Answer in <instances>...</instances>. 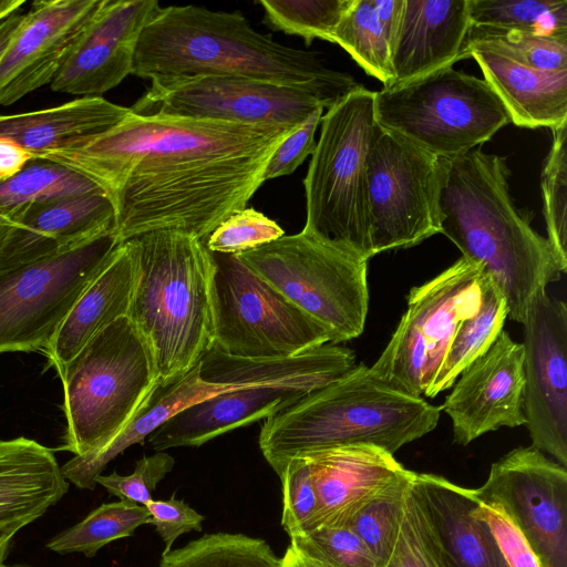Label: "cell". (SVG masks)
<instances>
[{
	"instance_id": "6da1fadb",
	"label": "cell",
	"mask_w": 567,
	"mask_h": 567,
	"mask_svg": "<svg viewBox=\"0 0 567 567\" xmlns=\"http://www.w3.org/2000/svg\"><path fill=\"white\" fill-rule=\"evenodd\" d=\"M300 126V125H299ZM293 125H246L131 112L83 145L45 155L93 182L114 209L118 243L157 230L205 240L245 209Z\"/></svg>"
},
{
	"instance_id": "7a4b0ae2",
	"label": "cell",
	"mask_w": 567,
	"mask_h": 567,
	"mask_svg": "<svg viewBox=\"0 0 567 567\" xmlns=\"http://www.w3.org/2000/svg\"><path fill=\"white\" fill-rule=\"evenodd\" d=\"M131 74L141 79L228 75L311 93L329 109L361 84L316 52L256 31L239 12L202 6L159 8L137 40Z\"/></svg>"
},
{
	"instance_id": "3957f363",
	"label": "cell",
	"mask_w": 567,
	"mask_h": 567,
	"mask_svg": "<svg viewBox=\"0 0 567 567\" xmlns=\"http://www.w3.org/2000/svg\"><path fill=\"white\" fill-rule=\"evenodd\" d=\"M508 177L505 158L481 148L437 158V220L462 257L492 277L508 317L523 323L537 290L563 272L547 239L515 207Z\"/></svg>"
},
{
	"instance_id": "277c9868",
	"label": "cell",
	"mask_w": 567,
	"mask_h": 567,
	"mask_svg": "<svg viewBox=\"0 0 567 567\" xmlns=\"http://www.w3.org/2000/svg\"><path fill=\"white\" fill-rule=\"evenodd\" d=\"M441 409L381 381L364 363L266 419L260 451L280 477L296 457L369 444L394 454L433 431Z\"/></svg>"
},
{
	"instance_id": "5b68a950",
	"label": "cell",
	"mask_w": 567,
	"mask_h": 567,
	"mask_svg": "<svg viewBox=\"0 0 567 567\" xmlns=\"http://www.w3.org/2000/svg\"><path fill=\"white\" fill-rule=\"evenodd\" d=\"M135 239L140 274L127 316L148 341L165 383L214 346L213 254L198 237L176 230Z\"/></svg>"
},
{
	"instance_id": "8992f818",
	"label": "cell",
	"mask_w": 567,
	"mask_h": 567,
	"mask_svg": "<svg viewBox=\"0 0 567 567\" xmlns=\"http://www.w3.org/2000/svg\"><path fill=\"white\" fill-rule=\"evenodd\" d=\"M59 375L66 417L61 450L74 456L104 449L158 382L152 348L128 316L95 334Z\"/></svg>"
},
{
	"instance_id": "52a82bcc",
	"label": "cell",
	"mask_w": 567,
	"mask_h": 567,
	"mask_svg": "<svg viewBox=\"0 0 567 567\" xmlns=\"http://www.w3.org/2000/svg\"><path fill=\"white\" fill-rule=\"evenodd\" d=\"M374 96L375 92L360 85L328 109L303 179L307 216L302 229L365 260L373 257L367 165L380 127Z\"/></svg>"
},
{
	"instance_id": "ba28073f",
	"label": "cell",
	"mask_w": 567,
	"mask_h": 567,
	"mask_svg": "<svg viewBox=\"0 0 567 567\" xmlns=\"http://www.w3.org/2000/svg\"><path fill=\"white\" fill-rule=\"evenodd\" d=\"M339 343L360 336L369 306L368 260L302 229L237 255Z\"/></svg>"
},
{
	"instance_id": "9c48e42d",
	"label": "cell",
	"mask_w": 567,
	"mask_h": 567,
	"mask_svg": "<svg viewBox=\"0 0 567 567\" xmlns=\"http://www.w3.org/2000/svg\"><path fill=\"white\" fill-rule=\"evenodd\" d=\"M374 116L380 127L436 158L465 154L509 123L489 85L453 66L375 92Z\"/></svg>"
},
{
	"instance_id": "30bf717a",
	"label": "cell",
	"mask_w": 567,
	"mask_h": 567,
	"mask_svg": "<svg viewBox=\"0 0 567 567\" xmlns=\"http://www.w3.org/2000/svg\"><path fill=\"white\" fill-rule=\"evenodd\" d=\"M120 244L112 228L40 259L0 270V353L45 351Z\"/></svg>"
},
{
	"instance_id": "8fae6325",
	"label": "cell",
	"mask_w": 567,
	"mask_h": 567,
	"mask_svg": "<svg viewBox=\"0 0 567 567\" xmlns=\"http://www.w3.org/2000/svg\"><path fill=\"white\" fill-rule=\"evenodd\" d=\"M486 271L461 257L413 287L408 309L370 369L388 385L421 396L434 381L460 323L480 308Z\"/></svg>"
},
{
	"instance_id": "7c38bea8",
	"label": "cell",
	"mask_w": 567,
	"mask_h": 567,
	"mask_svg": "<svg viewBox=\"0 0 567 567\" xmlns=\"http://www.w3.org/2000/svg\"><path fill=\"white\" fill-rule=\"evenodd\" d=\"M214 347L238 358L291 357L330 342L327 330L238 256L212 252Z\"/></svg>"
},
{
	"instance_id": "4fadbf2b",
	"label": "cell",
	"mask_w": 567,
	"mask_h": 567,
	"mask_svg": "<svg viewBox=\"0 0 567 567\" xmlns=\"http://www.w3.org/2000/svg\"><path fill=\"white\" fill-rule=\"evenodd\" d=\"M372 255L439 234L437 158L379 127L368 156Z\"/></svg>"
},
{
	"instance_id": "5bb4252c",
	"label": "cell",
	"mask_w": 567,
	"mask_h": 567,
	"mask_svg": "<svg viewBox=\"0 0 567 567\" xmlns=\"http://www.w3.org/2000/svg\"><path fill=\"white\" fill-rule=\"evenodd\" d=\"M322 102L309 92L228 75L158 78L131 107L142 115H169L237 124L301 125Z\"/></svg>"
},
{
	"instance_id": "9a60e30c",
	"label": "cell",
	"mask_w": 567,
	"mask_h": 567,
	"mask_svg": "<svg viewBox=\"0 0 567 567\" xmlns=\"http://www.w3.org/2000/svg\"><path fill=\"white\" fill-rule=\"evenodd\" d=\"M525 425L533 446L567 465V306L537 290L523 321Z\"/></svg>"
},
{
	"instance_id": "2e32d148",
	"label": "cell",
	"mask_w": 567,
	"mask_h": 567,
	"mask_svg": "<svg viewBox=\"0 0 567 567\" xmlns=\"http://www.w3.org/2000/svg\"><path fill=\"white\" fill-rule=\"evenodd\" d=\"M508 508L543 567H567V470L533 445L491 466L480 487Z\"/></svg>"
},
{
	"instance_id": "e0dca14e",
	"label": "cell",
	"mask_w": 567,
	"mask_h": 567,
	"mask_svg": "<svg viewBox=\"0 0 567 567\" xmlns=\"http://www.w3.org/2000/svg\"><path fill=\"white\" fill-rule=\"evenodd\" d=\"M103 1L32 3L0 62V106L51 84Z\"/></svg>"
},
{
	"instance_id": "ac0fdd59",
	"label": "cell",
	"mask_w": 567,
	"mask_h": 567,
	"mask_svg": "<svg viewBox=\"0 0 567 567\" xmlns=\"http://www.w3.org/2000/svg\"><path fill=\"white\" fill-rule=\"evenodd\" d=\"M524 348L502 330L491 348L453 384L441 410L452 421L456 444L467 445L502 426L525 424Z\"/></svg>"
},
{
	"instance_id": "d6986e66",
	"label": "cell",
	"mask_w": 567,
	"mask_h": 567,
	"mask_svg": "<svg viewBox=\"0 0 567 567\" xmlns=\"http://www.w3.org/2000/svg\"><path fill=\"white\" fill-rule=\"evenodd\" d=\"M159 8L156 0H104L51 89L100 96L117 86L131 74L140 34Z\"/></svg>"
},
{
	"instance_id": "ffe728a7",
	"label": "cell",
	"mask_w": 567,
	"mask_h": 567,
	"mask_svg": "<svg viewBox=\"0 0 567 567\" xmlns=\"http://www.w3.org/2000/svg\"><path fill=\"white\" fill-rule=\"evenodd\" d=\"M301 457L309 461L317 495L311 530L347 527L365 506L415 473L403 467L393 454L369 444L339 446Z\"/></svg>"
},
{
	"instance_id": "44dd1931",
	"label": "cell",
	"mask_w": 567,
	"mask_h": 567,
	"mask_svg": "<svg viewBox=\"0 0 567 567\" xmlns=\"http://www.w3.org/2000/svg\"><path fill=\"white\" fill-rule=\"evenodd\" d=\"M10 218L13 227L0 251V270L40 259L112 229L114 209L104 192H96L43 199Z\"/></svg>"
},
{
	"instance_id": "7402d4cb",
	"label": "cell",
	"mask_w": 567,
	"mask_h": 567,
	"mask_svg": "<svg viewBox=\"0 0 567 567\" xmlns=\"http://www.w3.org/2000/svg\"><path fill=\"white\" fill-rule=\"evenodd\" d=\"M302 391L247 385L223 391L175 413L147 439L156 452L200 446L237 427L268 419L295 404Z\"/></svg>"
},
{
	"instance_id": "603a6c76",
	"label": "cell",
	"mask_w": 567,
	"mask_h": 567,
	"mask_svg": "<svg viewBox=\"0 0 567 567\" xmlns=\"http://www.w3.org/2000/svg\"><path fill=\"white\" fill-rule=\"evenodd\" d=\"M470 27L468 0H403L392 47V85L461 60Z\"/></svg>"
},
{
	"instance_id": "cb8c5ba5",
	"label": "cell",
	"mask_w": 567,
	"mask_h": 567,
	"mask_svg": "<svg viewBox=\"0 0 567 567\" xmlns=\"http://www.w3.org/2000/svg\"><path fill=\"white\" fill-rule=\"evenodd\" d=\"M198 367L200 379L213 385H269L310 393L353 369L355 355L330 342L296 355L267 359L233 357L213 346Z\"/></svg>"
},
{
	"instance_id": "d4e9b609",
	"label": "cell",
	"mask_w": 567,
	"mask_h": 567,
	"mask_svg": "<svg viewBox=\"0 0 567 567\" xmlns=\"http://www.w3.org/2000/svg\"><path fill=\"white\" fill-rule=\"evenodd\" d=\"M140 274L135 238L121 243L110 261L74 303L45 350L60 373L101 330L127 316Z\"/></svg>"
},
{
	"instance_id": "484cf974",
	"label": "cell",
	"mask_w": 567,
	"mask_h": 567,
	"mask_svg": "<svg viewBox=\"0 0 567 567\" xmlns=\"http://www.w3.org/2000/svg\"><path fill=\"white\" fill-rule=\"evenodd\" d=\"M470 56L503 103L509 122L551 130L567 123V71H539L476 42L463 48L461 60Z\"/></svg>"
},
{
	"instance_id": "4316f807",
	"label": "cell",
	"mask_w": 567,
	"mask_h": 567,
	"mask_svg": "<svg viewBox=\"0 0 567 567\" xmlns=\"http://www.w3.org/2000/svg\"><path fill=\"white\" fill-rule=\"evenodd\" d=\"M68 489L52 450L22 436L0 440V530L16 535Z\"/></svg>"
},
{
	"instance_id": "83f0119b",
	"label": "cell",
	"mask_w": 567,
	"mask_h": 567,
	"mask_svg": "<svg viewBox=\"0 0 567 567\" xmlns=\"http://www.w3.org/2000/svg\"><path fill=\"white\" fill-rule=\"evenodd\" d=\"M414 484L435 529L445 567H507L486 524L473 514L472 488L435 474Z\"/></svg>"
},
{
	"instance_id": "f1b7e54d",
	"label": "cell",
	"mask_w": 567,
	"mask_h": 567,
	"mask_svg": "<svg viewBox=\"0 0 567 567\" xmlns=\"http://www.w3.org/2000/svg\"><path fill=\"white\" fill-rule=\"evenodd\" d=\"M130 107L101 96H82L59 106L0 115V137H7L42 158L54 152L83 145L115 126Z\"/></svg>"
},
{
	"instance_id": "f546056e",
	"label": "cell",
	"mask_w": 567,
	"mask_h": 567,
	"mask_svg": "<svg viewBox=\"0 0 567 567\" xmlns=\"http://www.w3.org/2000/svg\"><path fill=\"white\" fill-rule=\"evenodd\" d=\"M234 386L213 385L199 377L198 364L169 382H157L127 425L100 452L74 456L61 466L63 476L80 489L93 491L106 465L133 444L143 445L178 411Z\"/></svg>"
},
{
	"instance_id": "4dcf8cb0",
	"label": "cell",
	"mask_w": 567,
	"mask_h": 567,
	"mask_svg": "<svg viewBox=\"0 0 567 567\" xmlns=\"http://www.w3.org/2000/svg\"><path fill=\"white\" fill-rule=\"evenodd\" d=\"M507 317L505 296L486 272L480 308L460 323L434 381L423 394L434 398L450 389L457 377L491 348Z\"/></svg>"
},
{
	"instance_id": "1f68e13d",
	"label": "cell",
	"mask_w": 567,
	"mask_h": 567,
	"mask_svg": "<svg viewBox=\"0 0 567 567\" xmlns=\"http://www.w3.org/2000/svg\"><path fill=\"white\" fill-rule=\"evenodd\" d=\"M145 524H151L145 506L124 501L105 503L53 536L47 548L60 555L81 553L92 558L106 544L132 536Z\"/></svg>"
},
{
	"instance_id": "d6a6232c",
	"label": "cell",
	"mask_w": 567,
	"mask_h": 567,
	"mask_svg": "<svg viewBox=\"0 0 567 567\" xmlns=\"http://www.w3.org/2000/svg\"><path fill=\"white\" fill-rule=\"evenodd\" d=\"M159 567H282V558L264 539L215 533L162 555Z\"/></svg>"
},
{
	"instance_id": "836d02e7",
	"label": "cell",
	"mask_w": 567,
	"mask_h": 567,
	"mask_svg": "<svg viewBox=\"0 0 567 567\" xmlns=\"http://www.w3.org/2000/svg\"><path fill=\"white\" fill-rule=\"evenodd\" d=\"M103 192L84 176L56 163L33 158L16 175L0 179V215L10 216L40 200Z\"/></svg>"
},
{
	"instance_id": "e575fe53",
	"label": "cell",
	"mask_w": 567,
	"mask_h": 567,
	"mask_svg": "<svg viewBox=\"0 0 567 567\" xmlns=\"http://www.w3.org/2000/svg\"><path fill=\"white\" fill-rule=\"evenodd\" d=\"M472 27L567 37V0H468Z\"/></svg>"
},
{
	"instance_id": "d590c367",
	"label": "cell",
	"mask_w": 567,
	"mask_h": 567,
	"mask_svg": "<svg viewBox=\"0 0 567 567\" xmlns=\"http://www.w3.org/2000/svg\"><path fill=\"white\" fill-rule=\"evenodd\" d=\"M333 43L343 48L371 76L389 87L393 83L392 53L372 0H353L333 33Z\"/></svg>"
},
{
	"instance_id": "8d00e7d4",
	"label": "cell",
	"mask_w": 567,
	"mask_h": 567,
	"mask_svg": "<svg viewBox=\"0 0 567 567\" xmlns=\"http://www.w3.org/2000/svg\"><path fill=\"white\" fill-rule=\"evenodd\" d=\"M264 23L298 35L309 45L315 39L332 42L333 33L353 0H260Z\"/></svg>"
},
{
	"instance_id": "74e56055",
	"label": "cell",
	"mask_w": 567,
	"mask_h": 567,
	"mask_svg": "<svg viewBox=\"0 0 567 567\" xmlns=\"http://www.w3.org/2000/svg\"><path fill=\"white\" fill-rule=\"evenodd\" d=\"M547 241L563 274L567 271V123L553 130L542 173Z\"/></svg>"
},
{
	"instance_id": "f35d334b",
	"label": "cell",
	"mask_w": 567,
	"mask_h": 567,
	"mask_svg": "<svg viewBox=\"0 0 567 567\" xmlns=\"http://www.w3.org/2000/svg\"><path fill=\"white\" fill-rule=\"evenodd\" d=\"M472 42L501 51L517 62L539 71H567V37L471 25L464 45Z\"/></svg>"
},
{
	"instance_id": "ab89813d",
	"label": "cell",
	"mask_w": 567,
	"mask_h": 567,
	"mask_svg": "<svg viewBox=\"0 0 567 567\" xmlns=\"http://www.w3.org/2000/svg\"><path fill=\"white\" fill-rule=\"evenodd\" d=\"M385 567H445L435 529L414 478L405 492L399 536Z\"/></svg>"
},
{
	"instance_id": "60d3db41",
	"label": "cell",
	"mask_w": 567,
	"mask_h": 567,
	"mask_svg": "<svg viewBox=\"0 0 567 567\" xmlns=\"http://www.w3.org/2000/svg\"><path fill=\"white\" fill-rule=\"evenodd\" d=\"M413 478L370 503L347 526L367 545L377 567H385L392 556L403 517L405 492Z\"/></svg>"
},
{
	"instance_id": "b9f144b4",
	"label": "cell",
	"mask_w": 567,
	"mask_h": 567,
	"mask_svg": "<svg viewBox=\"0 0 567 567\" xmlns=\"http://www.w3.org/2000/svg\"><path fill=\"white\" fill-rule=\"evenodd\" d=\"M290 546L323 567H377L367 545L349 527L322 526L295 535Z\"/></svg>"
},
{
	"instance_id": "7bdbcfd3",
	"label": "cell",
	"mask_w": 567,
	"mask_h": 567,
	"mask_svg": "<svg viewBox=\"0 0 567 567\" xmlns=\"http://www.w3.org/2000/svg\"><path fill=\"white\" fill-rule=\"evenodd\" d=\"M472 491L473 514L488 527L507 567H543L504 503L480 487Z\"/></svg>"
},
{
	"instance_id": "ee69618b",
	"label": "cell",
	"mask_w": 567,
	"mask_h": 567,
	"mask_svg": "<svg viewBox=\"0 0 567 567\" xmlns=\"http://www.w3.org/2000/svg\"><path fill=\"white\" fill-rule=\"evenodd\" d=\"M285 235L272 219L255 208L241 209L219 224L204 240L210 252L240 255Z\"/></svg>"
},
{
	"instance_id": "f6af8a7d",
	"label": "cell",
	"mask_w": 567,
	"mask_h": 567,
	"mask_svg": "<svg viewBox=\"0 0 567 567\" xmlns=\"http://www.w3.org/2000/svg\"><path fill=\"white\" fill-rule=\"evenodd\" d=\"M279 478L284 493V529L289 537L310 532L317 509V495L308 458H292Z\"/></svg>"
},
{
	"instance_id": "bcb514c9",
	"label": "cell",
	"mask_w": 567,
	"mask_h": 567,
	"mask_svg": "<svg viewBox=\"0 0 567 567\" xmlns=\"http://www.w3.org/2000/svg\"><path fill=\"white\" fill-rule=\"evenodd\" d=\"M175 460L162 451L151 456H144L135 464L134 472L120 475L113 472L99 475L96 484L103 486L120 501L145 506L153 499L157 484L173 470Z\"/></svg>"
},
{
	"instance_id": "7dc6e473",
	"label": "cell",
	"mask_w": 567,
	"mask_h": 567,
	"mask_svg": "<svg viewBox=\"0 0 567 567\" xmlns=\"http://www.w3.org/2000/svg\"><path fill=\"white\" fill-rule=\"evenodd\" d=\"M322 113L323 107L313 111L299 127L280 143L266 166L265 182L292 174L312 154L317 144L315 134Z\"/></svg>"
},
{
	"instance_id": "c3c4849f",
	"label": "cell",
	"mask_w": 567,
	"mask_h": 567,
	"mask_svg": "<svg viewBox=\"0 0 567 567\" xmlns=\"http://www.w3.org/2000/svg\"><path fill=\"white\" fill-rule=\"evenodd\" d=\"M145 507L151 515V524L154 525L165 545L162 555L171 551L174 542L182 534L203 529L202 524L205 517L184 501L175 497L168 499L153 498Z\"/></svg>"
},
{
	"instance_id": "681fc988",
	"label": "cell",
	"mask_w": 567,
	"mask_h": 567,
	"mask_svg": "<svg viewBox=\"0 0 567 567\" xmlns=\"http://www.w3.org/2000/svg\"><path fill=\"white\" fill-rule=\"evenodd\" d=\"M33 156L19 144L7 137H0V179L19 173Z\"/></svg>"
},
{
	"instance_id": "f907efd6",
	"label": "cell",
	"mask_w": 567,
	"mask_h": 567,
	"mask_svg": "<svg viewBox=\"0 0 567 567\" xmlns=\"http://www.w3.org/2000/svg\"><path fill=\"white\" fill-rule=\"evenodd\" d=\"M372 4L392 53V47L401 24L403 0H372Z\"/></svg>"
},
{
	"instance_id": "816d5d0a",
	"label": "cell",
	"mask_w": 567,
	"mask_h": 567,
	"mask_svg": "<svg viewBox=\"0 0 567 567\" xmlns=\"http://www.w3.org/2000/svg\"><path fill=\"white\" fill-rule=\"evenodd\" d=\"M25 13L19 11L0 20V62L24 20Z\"/></svg>"
},
{
	"instance_id": "f5cc1de1",
	"label": "cell",
	"mask_w": 567,
	"mask_h": 567,
	"mask_svg": "<svg viewBox=\"0 0 567 567\" xmlns=\"http://www.w3.org/2000/svg\"><path fill=\"white\" fill-rule=\"evenodd\" d=\"M282 558V567H323L301 556L292 546L287 547Z\"/></svg>"
},
{
	"instance_id": "db71d44e",
	"label": "cell",
	"mask_w": 567,
	"mask_h": 567,
	"mask_svg": "<svg viewBox=\"0 0 567 567\" xmlns=\"http://www.w3.org/2000/svg\"><path fill=\"white\" fill-rule=\"evenodd\" d=\"M24 3V0H0V20L20 11Z\"/></svg>"
},
{
	"instance_id": "11a10c76",
	"label": "cell",
	"mask_w": 567,
	"mask_h": 567,
	"mask_svg": "<svg viewBox=\"0 0 567 567\" xmlns=\"http://www.w3.org/2000/svg\"><path fill=\"white\" fill-rule=\"evenodd\" d=\"M13 536L11 533L0 530V566L4 564Z\"/></svg>"
},
{
	"instance_id": "9f6ffc18",
	"label": "cell",
	"mask_w": 567,
	"mask_h": 567,
	"mask_svg": "<svg viewBox=\"0 0 567 567\" xmlns=\"http://www.w3.org/2000/svg\"><path fill=\"white\" fill-rule=\"evenodd\" d=\"M13 227V220L7 216L0 215V251L6 243V239Z\"/></svg>"
},
{
	"instance_id": "6f0895ef",
	"label": "cell",
	"mask_w": 567,
	"mask_h": 567,
	"mask_svg": "<svg viewBox=\"0 0 567 567\" xmlns=\"http://www.w3.org/2000/svg\"><path fill=\"white\" fill-rule=\"evenodd\" d=\"M0 567H31L30 565H24V564H14V565H2Z\"/></svg>"
}]
</instances>
